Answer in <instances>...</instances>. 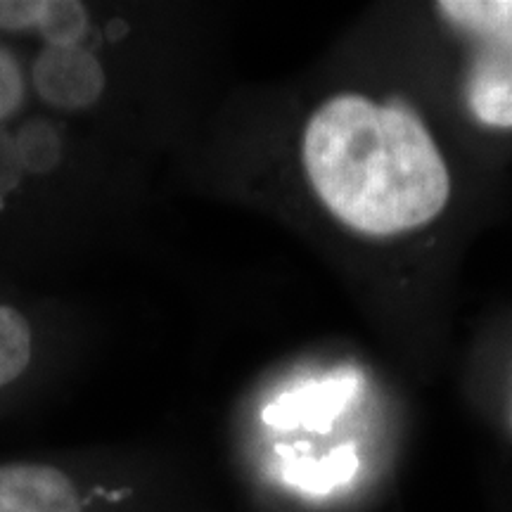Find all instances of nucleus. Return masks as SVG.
Segmentation results:
<instances>
[{
    "instance_id": "f257e3e1",
    "label": "nucleus",
    "mask_w": 512,
    "mask_h": 512,
    "mask_svg": "<svg viewBox=\"0 0 512 512\" xmlns=\"http://www.w3.org/2000/svg\"><path fill=\"white\" fill-rule=\"evenodd\" d=\"M157 12L0 0V268L69 261L150 202L164 138Z\"/></svg>"
},
{
    "instance_id": "f03ea898",
    "label": "nucleus",
    "mask_w": 512,
    "mask_h": 512,
    "mask_svg": "<svg viewBox=\"0 0 512 512\" xmlns=\"http://www.w3.org/2000/svg\"><path fill=\"white\" fill-rule=\"evenodd\" d=\"M302 166L330 214L368 235L418 228L448 200L446 166L425 126L401 107L358 95H339L311 114Z\"/></svg>"
},
{
    "instance_id": "7ed1b4c3",
    "label": "nucleus",
    "mask_w": 512,
    "mask_h": 512,
    "mask_svg": "<svg viewBox=\"0 0 512 512\" xmlns=\"http://www.w3.org/2000/svg\"><path fill=\"white\" fill-rule=\"evenodd\" d=\"M76 479L60 465L38 460L0 463V512H86Z\"/></svg>"
},
{
    "instance_id": "20e7f679",
    "label": "nucleus",
    "mask_w": 512,
    "mask_h": 512,
    "mask_svg": "<svg viewBox=\"0 0 512 512\" xmlns=\"http://www.w3.org/2000/svg\"><path fill=\"white\" fill-rule=\"evenodd\" d=\"M361 377L356 373H335L323 380H311L283 392L268 403L261 418L273 430L304 427L311 432H330L342 411L356 399Z\"/></svg>"
},
{
    "instance_id": "39448f33",
    "label": "nucleus",
    "mask_w": 512,
    "mask_h": 512,
    "mask_svg": "<svg viewBox=\"0 0 512 512\" xmlns=\"http://www.w3.org/2000/svg\"><path fill=\"white\" fill-rule=\"evenodd\" d=\"M53 351V332L41 316L0 294V394L46 370Z\"/></svg>"
},
{
    "instance_id": "423d86ee",
    "label": "nucleus",
    "mask_w": 512,
    "mask_h": 512,
    "mask_svg": "<svg viewBox=\"0 0 512 512\" xmlns=\"http://www.w3.org/2000/svg\"><path fill=\"white\" fill-rule=\"evenodd\" d=\"M470 105L491 126H512V46L486 43L470 76Z\"/></svg>"
},
{
    "instance_id": "0eeeda50",
    "label": "nucleus",
    "mask_w": 512,
    "mask_h": 512,
    "mask_svg": "<svg viewBox=\"0 0 512 512\" xmlns=\"http://www.w3.org/2000/svg\"><path fill=\"white\" fill-rule=\"evenodd\" d=\"M278 456L285 460L280 467L283 482L313 496L330 494L337 486L349 484L358 472V453L354 444L337 446L325 458H311L309 453L294 451L292 446H278Z\"/></svg>"
},
{
    "instance_id": "6e6552de",
    "label": "nucleus",
    "mask_w": 512,
    "mask_h": 512,
    "mask_svg": "<svg viewBox=\"0 0 512 512\" xmlns=\"http://www.w3.org/2000/svg\"><path fill=\"white\" fill-rule=\"evenodd\" d=\"M439 10L486 43L512 46V0H446Z\"/></svg>"
}]
</instances>
